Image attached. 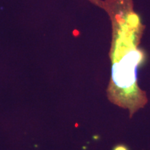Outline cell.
Wrapping results in <instances>:
<instances>
[{
    "mask_svg": "<svg viewBox=\"0 0 150 150\" xmlns=\"http://www.w3.org/2000/svg\"><path fill=\"white\" fill-rule=\"evenodd\" d=\"M102 8L108 13L112 25L108 97L115 104L134 112L147 102L137 79L138 67L146 57L139 47L145 27L134 11L133 0H105Z\"/></svg>",
    "mask_w": 150,
    "mask_h": 150,
    "instance_id": "6da1fadb",
    "label": "cell"
},
{
    "mask_svg": "<svg viewBox=\"0 0 150 150\" xmlns=\"http://www.w3.org/2000/svg\"><path fill=\"white\" fill-rule=\"evenodd\" d=\"M112 150H129V149L126 146L123 145H116Z\"/></svg>",
    "mask_w": 150,
    "mask_h": 150,
    "instance_id": "3957f363",
    "label": "cell"
},
{
    "mask_svg": "<svg viewBox=\"0 0 150 150\" xmlns=\"http://www.w3.org/2000/svg\"><path fill=\"white\" fill-rule=\"evenodd\" d=\"M90 1H91V2H92L93 4H94L95 5H96V6H99V7H100V8H102V2H103V1L102 0H89Z\"/></svg>",
    "mask_w": 150,
    "mask_h": 150,
    "instance_id": "7a4b0ae2",
    "label": "cell"
}]
</instances>
